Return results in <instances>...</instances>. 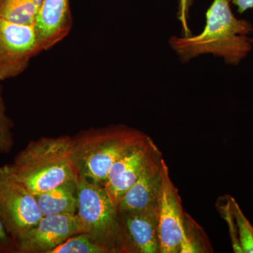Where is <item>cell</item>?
Returning a JSON list of instances; mask_svg holds the SVG:
<instances>
[{"label":"cell","mask_w":253,"mask_h":253,"mask_svg":"<svg viewBox=\"0 0 253 253\" xmlns=\"http://www.w3.org/2000/svg\"><path fill=\"white\" fill-rule=\"evenodd\" d=\"M252 23L236 17L230 0H213L206 11V25L200 34L172 36L168 43L182 63L211 54L226 64L236 66L252 51Z\"/></svg>","instance_id":"cell-1"},{"label":"cell","mask_w":253,"mask_h":253,"mask_svg":"<svg viewBox=\"0 0 253 253\" xmlns=\"http://www.w3.org/2000/svg\"><path fill=\"white\" fill-rule=\"evenodd\" d=\"M72 154V137H43L30 142L13 163L5 166L15 179L36 195L79 177Z\"/></svg>","instance_id":"cell-2"},{"label":"cell","mask_w":253,"mask_h":253,"mask_svg":"<svg viewBox=\"0 0 253 253\" xmlns=\"http://www.w3.org/2000/svg\"><path fill=\"white\" fill-rule=\"evenodd\" d=\"M149 137L123 125L81 133L73 138L72 159L78 175L103 186L113 164Z\"/></svg>","instance_id":"cell-3"},{"label":"cell","mask_w":253,"mask_h":253,"mask_svg":"<svg viewBox=\"0 0 253 253\" xmlns=\"http://www.w3.org/2000/svg\"><path fill=\"white\" fill-rule=\"evenodd\" d=\"M77 214L84 233L106 253H137L118 208L103 186L82 176L78 179Z\"/></svg>","instance_id":"cell-4"},{"label":"cell","mask_w":253,"mask_h":253,"mask_svg":"<svg viewBox=\"0 0 253 253\" xmlns=\"http://www.w3.org/2000/svg\"><path fill=\"white\" fill-rule=\"evenodd\" d=\"M42 213L34 195L0 168V217L13 240L36 226Z\"/></svg>","instance_id":"cell-5"},{"label":"cell","mask_w":253,"mask_h":253,"mask_svg":"<svg viewBox=\"0 0 253 253\" xmlns=\"http://www.w3.org/2000/svg\"><path fill=\"white\" fill-rule=\"evenodd\" d=\"M39 53L33 25L18 24L0 18V81L21 74Z\"/></svg>","instance_id":"cell-6"},{"label":"cell","mask_w":253,"mask_h":253,"mask_svg":"<svg viewBox=\"0 0 253 253\" xmlns=\"http://www.w3.org/2000/svg\"><path fill=\"white\" fill-rule=\"evenodd\" d=\"M84 233L77 213L43 216L36 226L14 240L16 252L50 253L71 236Z\"/></svg>","instance_id":"cell-7"},{"label":"cell","mask_w":253,"mask_h":253,"mask_svg":"<svg viewBox=\"0 0 253 253\" xmlns=\"http://www.w3.org/2000/svg\"><path fill=\"white\" fill-rule=\"evenodd\" d=\"M162 184L158 199L160 253H179L185 215L180 196L169 177V169L162 160Z\"/></svg>","instance_id":"cell-8"},{"label":"cell","mask_w":253,"mask_h":253,"mask_svg":"<svg viewBox=\"0 0 253 253\" xmlns=\"http://www.w3.org/2000/svg\"><path fill=\"white\" fill-rule=\"evenodd\" d=\"M162 154L157 146L149 154L134 184L120 200V212L140 211L158 205L162 184Z\"/></svg>","instance_id":"cell-9"},{"label":"cell","mask_w":253,"mask_h":253,"mask_svg":"<svg viewBox=\"0 0 253 253\" xmlns=\"http://www.w3.org/2000/svg\"><path fill=\"white\" fill-rule=\"evenodd\" d=\"M156 146L152 139L149 137L113 164L103 187L115 206L118 207L120 200L139 177L146 160Z\"/></svg>","instance_id":"cell-10"},{"label":"cell","mask_w":253,"mask_h":253,"mask_svg":"<svg viewBox=\"0 0 253 253\" xmlns=\"http://www.w3.org/2000/svg\"><path fill=\"white\" fill-rule=\"evenodd\" d=\"M72 26L69 0H42L33 24L40 51L63 41Z\"/></svg>","instance_id":"cell-11"},{"label":"cell","mask_w":253,"mask_h":253,"mask_svg":"<svg viewBox=\"0 0 253 253\" xmlns=\"http://www.w3.org/2000/svg\"><path fill=\"white\" fill-rule=\"evenodd\" d=\"M120 212L136 252L160 253L158 205L140 211Z\"/></svg>","instance_id":"cell-12"},{"label":"cell","mask_w":253,"mask_h":253,"mask_svg":"<svg viewBox=\"0 0 253 253\" xmlns=\"http://www.w3.org/2000/svg\"><path fill=\"white\" fill-rule=\"evenodd\" d=\"M78 179L65 181L54 189L34 195L43 216L77 213Z\"/></svg>","instance_id":"cell-13"},{"label":"cell","mask_w":253,"mask_h":253,"mask_svg":"<svg viewBox=\"0 0 253 253\" xmlns=\"http://www.w3.org/2000/svg\"><path fill=\"white\" fill-rule=\"evenodd\" d=\"M42 0H0V18L18 24H34Z\"/></svg>","instance_id":"cell-14"},{"label":"cell","mask_w":253,"mask_h":253,"mask_svg":"<svg viewBox=\"0 0 253 253\" xmlns=\"http://www.w3.org/2000/svg\"><path fill=\"white\" fill-rule=\"evenodd\" d=\"M229 205L243 253H253V226L245 216L235 199L229 197Z\"/></svg>","instance_id":"cell-15"},{"label":"cell","mask_w":253,"mask_h":253,"mask_svg":"<svg viewBox=\"0 0 253 253\" xmlns=\"http://www.w3.org/2000/svg\"><path fill=\"white\" fill-rule=\"evenodd\" d=\"M50 253H106L85 233L76 234L55 248Z\"/></svg>","instance_id":"cell-16"},{"label":"cell","mask_w":253,"mask_h":253,"mask_svg":"<svg viewBox=\"0 0 253 253\" xmlns=\"http://www.w3.org/2000/svg\"><path fill=\"white\" fill-rule=\"evenodd\" d=\"M11 126L9 119L5 114L4 102L0 92V151L7 152L12 146Z\"/></svg>","instance_id":"cell-17"},{"label":"cell","mask_w":253,"mask_h":253,"mask_svg":"<svg viewBox=\"0 0 253 253\" xmlns=\"http://www.w3.org/2000/svg\"><path fill=\"white\" fill-rule=\"evenodd\" d=\"M194 0H179L178 2L177 18L182 28L183 36L192 35L189 26L190 8L192 6Z\"/></svg>","instance_id":"cell-18"},{"label":"cell","mask_w":253,"mask_h":253,"mask_svg":"<svg viewBox=\"0 0 253 253\" xmlns=\"http://www.w3.org/2000/svg\"><path fill=\"white\" fill-rule=\"evenodd\" d=\"M0 252H16L14 240L6 231L1 217H0Z\"/></svg>","instance_id":"cell-19"},{"label":"cell","mask_w":253,"mask_h":253,"mask_svg":"<svg viewBox=\"0 0 253 253\" xmlns=\"http://www.w3.org/2000/svg\"><path fill=\"white\" fill-rule=\"evenodd\" d=\"M231 4L237 8V11L242 14L253 9V0H230Z\"/></svg>","instance_id":"cell-20"},{"label":"cell","mask_w":253,"mask_h":253,"mask_svg":"<svg viewBox=\"0 0 253 253\" xmlns=\"http://www.w3.org/2000/svg\"><path fill=\"white\" fill-rule=\"evenodd\" d=\"M252 43L253 44V38H252Z\"/></svg>","instance_id":"cell-21"}]
</instances>
